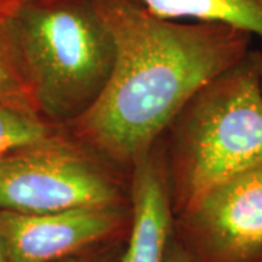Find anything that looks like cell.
I'll use <instances>...</instances> for the list:
<instances>
[{"label": "cell", "mask_w": 262, "mask_h": 262, "mask_svg": "<svg viewBox=\"0 0 262 262\" xmlns=\"http://www.w3.org/2000/svg\"><path fill=\"white\" fill-rule=\"evenodd\" d=\"M115 46L110 80L94 106L63 127L130 175L194 95L252 48L225 24L163 18L140 0H94Z\"/></svg>", "instance_id": "obj_1"}, {"label": "cell", "mask_w": 262, "mask_h": 262, "mask_svg": "<svg viewBox=\"0 0 262 262\" xmlns=\"http://www.w3.org/2000/svg\"><path fill=\"white\" fill-rule=\"evenodd\" d=\"M173 217L208 189L262 165V51L211 79L160 139Z\"/></svg>", "instance_id": "obj_2"}, {"label": "cell", "mask_w": 262, "mask_h": 262, "mask_svg": "<svg viewBox=\"0 0 262 262\" xmlns=\"http://www.w3.org/2000/svg\"><path fill=\"white\" fill-rule=\"evenodd\" d=\"M38 114L67 127L101 98L115 46L94 0H42L10 15Z\"/></svg>", "instance_id": "obj_3"}, {"label": "cell", "mask_w": 262, "mask_h": 262, "mask_svg": "<svg viewBox=\"0 0 262 262\" xmlns=\"http://www.w3.org/2000/svg\"><path fill=\"white\" fill-rule=\"evenodd\" d=\"M130 204V175L56 128L0 155V210L53 213Z\"/></svg>", "instance_id": "obj_4"}, {"label": "cell", "mask_w": 262, "mask_h": 262, "mask_svg": "<svg viewBox=\"0 0 262 262\" xmlns=\"http://www.w3.org/2000/svg\"><path fill=\"white\" fill-rule=\"evenodd\" d=\"M173 233L192 262L262 259V165L208 189L175 215Z\"/></svg>", "instance_id": "obj_5"}, {"label": "cell", "mask_w": 262, "mask_h": 262, "mask_svg": "<svg viewBox=\"0 0 262 262\" xmlns=\"http://www.w3.org/2000/svg\"><path fill=\"white\" fill-rule=\"evenodd\" d=\"M130 223V204L53 213L0 210V245L8 262H56L125 236Z\"/></svg>", "instance_id": "obj_6"}, {"label": "cell", "mask_w": 262, "mask_h": 262, "mask_svg": "<svg viewBox=\"0 0 262 262\" xmlns=\"http://www.w3.org/2000/svg\"><path fill=\"white\" fill-rule=\"evenodd\" d=\"M131 223L120 262H165L173 236L160 140L141 155L130 170Z\"/></svg>", "instance_id": "obj_7"}, {"label": "cell", "mask_w": 262, "mask_h": 262, "mask_svg": "<svg viewBox=\"0 0 262 262\" xmlns=\"http://www.w3.org/2000/svg\"><path fill=\"white\" fill-rule=\"evenodd\" d=\"M163 18L225 24L262 39V0H140Z\"/></svg>", "instance_id": "obj_8"}, {"label": "cell", "mask_w": 262, "mask_h": 262, "mask_svg": "<svg viewBox=\"0 0 262 262\" xmlns=\"http://www.w3.org/2000/svg\"><path fill=\"white\" fill-rule=\"evenodd\" d=\"M0 101L38 114L12 19L3 13H0Z\"/></svg>", "instance_id": "obj_9"}, {"label": "cell", "mask_w": 262, "mask_h": 262, "mask_svg": "<svg viewBox=\"0 0 262 262\" xmlns=\"http://www.w3.org/2000/svg\"><path fill=\"white\" fill-rule=\"evenodd\" d=\"M58 127L51 125L37 113L0 101V155L35 141Z\"/></svg>", "instance_id": "obj_10"}, {"label": "cell", "mask_w": 262, "mask_h": 262, "mask_svg": "<svg viewBox=\"0 0 262 262\" xmlns=\"http://www.w3.org/2000/svg\"><path fill=\"white\" fill-rule=\"evenodd\" d=\"M125 236L108 241L105 244L96 245L83 252L76 253V255H72L69 258L56 262H120Z\"/></svg>", "instance_id": "obj_11"}, {"label": "cell", "mask_w": 262, "mask_h": 262, "mask_svg": "<svg viewBox=\"0 0 262 262\" xmlns=\"http://www.w3.org/2000/svg\"><path fill=\"white\" fill-rule=\"evenodd\" d=\"M165 262H192L191 258L188 256V253L185 252V249L182 248V245L179 244V241L177 239L175 233H173L172 241L169 244L168 253H166V261Z\"/></svg>", "instance_id": "obj_12"}, {"label": "cell", "mask_w": 262, "mask_h": 262, "mask_svg": "<svg viewBox=\"0 0 262 262\" xmlns=\"http://www.w3.org/2000/svg\"><path fill=\"white\" fill-rule=\"evenodd\" d=\"M42 0H0V13L3 15H12L16 10L22 9L25 6L34 5Z\"/></svg>", "instance_id": "obj_13"}, {"label": "cell", "mask_w": 262, "mask_h": 262, "mask_svg": "<svg viewBox=\"0 0 262 262\" xmlns=\"http://www.w3.org/2000/svg\"><path fill=\"white\" fill-rule=\"evenodd\" d=\"M0 262H8V259H6V255H5V252H3L2 245H0Z\"/></svg>", "instance_id": "obj_14"}, {"label": "cell", "mask_w": 262, "mask_h": 262, "mask_svg": "<svg viewBox=\"0 0 262 262\" xmlns=\"http://www.w3.org/2000/svg\"><path fill=\"white\" fill-rule=\"evenodd\" d=\"M259 262H262V259H261V261H259Z\"/></svg>", "instance_id": "obj_15"}]
</instances>
